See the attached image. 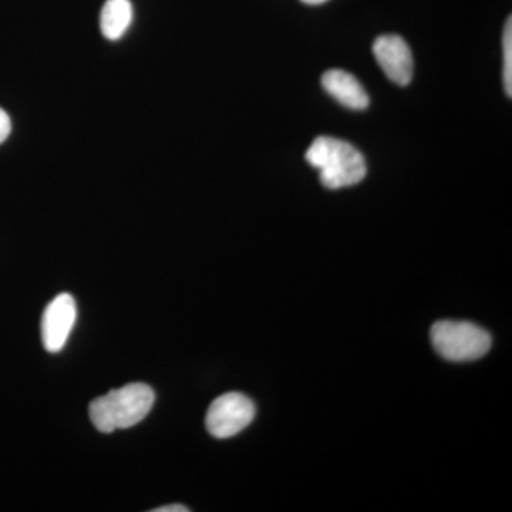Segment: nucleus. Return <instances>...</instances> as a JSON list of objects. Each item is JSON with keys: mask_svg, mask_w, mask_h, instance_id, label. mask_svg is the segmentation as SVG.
I'll return each instance as SVG.
<instances>
[{"mask_svg": "<svg viewBox=\"0 0 512 512\" xmlns=\"http://www.w3.org/2000/svg\"><path fill=\"white\" fill-rule=\"evenodd\" d=\"M156 402V394L148 384L131 383L111 390L90 404V420L101 433L130 429L146 419Z\"/></svg>", "mask_w": 512, "mask_h": 512, "instance_id": "obj_1", "label": "nucleus"}, {"mask_svg": "<svg viewBox=\"0 0 512 512\" xmlns=\"http://www.w3.org/2000/svg\"><path fill=\"white\" fill-rule=\"evenodd\" d=\"M306 161L320 171V183L329 190L352 187L366 177L365 157L346 141L318 137L306 151Z\"/></svg>", "mask_w": 512, "mask_h": 512, "instance_id": "obj_2", "label": "nucleus"}, {"mask_svg": "<svg viewBox=\"0 0 512 512\" xmlns=\"http://www.w3.org/2000/svg\"><path fill=\"white\" fill-rule=\"evenodd\" d=\"M434 349L451 362H471L480 359L491 348L487 330L461 320H440L430 332Z\"/></svg>", "mask_w": 512, "mask_h": 512, "instance_id": "obj_3", "label": "nucleus"}, {"mask_svg": "<svg viewBox=\"0 0 512 512\" xmlns=\"http://www.w3.org/2000/svg\"><path fill=\"white\" fill-rule=\"evenodd\" d=\"M255 417V404L245 394L225 393L215 399L205 417L208 433L215 439L237 436Z\"/></svg>", "mask_w": 512, "mask_h": 512, "instance_id": "obj_4", "label": "nucleus"}, {"mask_svg": "<svg viewBox=\"0 0 512 512\" xmlns=\"http://www.w3.org/2000/svg\"><path fill=\"white\" fill-rule=\"evenodd\" d=\"M77 318L76 301L70 293L56 296L42 318V342L47 352H60L66 345Z\"/></svg>", "mask_w": 512, "mask_h": 512, "instance_id": "obj_5", "label": "nucleus"}, {"mask_svg": "<svg viewBox=\"0 0 512 512\" xmlns=\"http://www.w3.org/2000/svg\"><path fill=\"white\" fill-rule=\"evenodd\" d=\"M373 55L390 82L399 86H407L412 82L413 55L403 37L397 35L377 37L373 43Z\"/></svg>", "mask_w": 512, "mask_h": 512, "instance_id": "obj_6", "label": "nucleus"}, {"mask_svg": "<svg viewBox=\"0 0 512 512\" xmlns=\"http://www.w3.org/2000/svg\"><path fill=\"white\" fill-rule=\"evenodd\" d=\"M322 86L342 106L350 110H365L369 107V94L353 74L345 70H329L322 76Z\"/></svg>", "mask_w": 512, "mask_h": 512, "instance_id": "obj_7", "label": "nucleus"}, {"mask_svg": "<svg viewBox=\"0 0 512 512\" xmlns=\"http://www.w3.org/2000/svg\"><path fill=\"white\" fill-rule=\"evenodd\" d=\"M133 6L130 0H107L101 9L100 29L109 40H119L130 28Z\"/></svg>", "mask_w": 512, "mask_h": 512, "instance_id": "obj_8", "label": "nucleus"}, {"mask_svg": "<svg viewBox=\"0 0 512 512\" xmlns=\"http://www.w3.org/2000/svg\"><path fill=\"white\" fill-rule=\"evenodd\" d=\"M504 86L507 96L512 94V22L508 19L504 29Z\"/></svg>", "mask_w": 512, "mask_h": 512, "instance_id": "obj_9", "label": "nucleus"}, {"mask_svg": "<svg viewBox=\"0 0 512 512\" xmlns=\"http://www.w3.org/2000/svg\"><path fill=\"white\" fill-rule=\"evenodd\" d=\"M10 133H12V121H10L9 114L0 109V144L8 140Z\"/></svg>", "mask_w": 512, "mask_h": 512, "instance_id": "obj_10", "label": "nucleus"}, {"mask_svg": "<svg viewBox=\"0 0 512 512\" xmlns=\"http://www.w3.org/2000/svg\"><path fill=\"white\" fill-rule=\"evenodd\" d=\"M187 507L185 505L173 504V505H165V507L156 508L153 512H188Z\"/></svg>", "mask_w": 512, "mask_h": 512, "instance_id": "obj_11", "label": "nucleus"}, {"mask_svg": "<svg viewBox=\"0 0 512 512\" xmlns=\"http://www.w3.org/2000/svg\"><path fill=\"white\" fill-rule=\"evenodd\" d=\"M306 5H322V3L328 2V0H301Z\"/></svg>", "mask_w": 512, "mask_h": 512, "instance_id": "obj_12", "label": "nucleus"}]
</instances>
